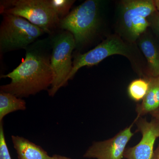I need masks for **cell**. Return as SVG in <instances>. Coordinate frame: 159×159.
Returning <instances> with one entry per match:
<instances>
[{
    "label": "cell",
    "instance_id": "cell-3",
    "mask_svg": "<svg viewBox=\"0 0 159 159\" xmlns=\"http://www.w3.org/2000/svg\"><path fill=\"white\" fill-rule=\"evenodd\" d=\"M0 12L24 18L47 33H51L60 22L49 0L1 1Z\"/></svg>",
    "mask_w": 159,
    "mask_h": 159
},
{
    "label": "cell",
    "instance_id": "cell-4",
    "mask_svg": "<svg viewBox=\"0 0 159 159\" xmlns=\"http://www.w3.org/2000/svg\"><path fill=\"white\" fill-rule=\"evenodd\" d=\"M99 24V1L87 0L61 20L59 26L73 34L76 47H80L90 40Z\"/></svg>",
    "mask_w": 159,
    "mask_h": 159
},
{
    "label": "cell",
    "instance_id": "cell-6",
    "mask_svg": "<svg viewBox=\"0 0 159 159\" xmlns=\"http://www.w3.org/2000/svg\"><path fill=\"white\" fill-rule=\"evenodd\" d=\"M134 44L122 39L119 34L110 35L93 49L84 54H76L73 61V69L69 75L68 80L72 79L79 69L84 66L98 64L105 58L113 55H122L134 63L137 52Z\"/></svg>",
    "mask_w": 159,
    "mask_h": 159
},
{
    "label": "cell",
    "instance_id": "cell-12",
    "mask_svg": "<svg viewBox=\"0 0 159 159\" xmlns=\"http://www.w3.org/2000/svg\"><path fill=\"white\" fill-rule=\"evenodd\" d=\"M149 88L142 102L137 106L136 111L138 118L159 108V77H148Z\"/></svg>",
    "mask_w": 159,
    "mask_h": 159
},
{
    "label": "cell",
    "instance_id": "cell-21",
    "mask_svg": "<svg viewBox=\"0 0 159 159\" xmlns=\"http://www.w3.org/2000/svg\"><path fill=\"white\" fill-rule=\"evenodd\" d=\"M156 23L157 28L158 29L159 31V12H158L156 18Z\"/></svg>",
    "mask_w": 159,
    "mask_h": 159
},
{
    "label": "cell",
    "instance_id": "cell-1",
    "mask_svg": "<svg viewBox=\"0 0 159 159\" xmlns=\"http://www.w3.org/2000/svg\"><path fill=\"white\" fill-rule=\"evenodd\" d=\"M51 57L36 50H28L25 58L11 73L1 78H9L11 82L1 86V91L22 98L48 90L53 81Z\"/></svg>",
    "mask_w": 159,
    "mask_h": 159
},
{
    "label": "cell",
    "instance_id": "cell-18",
    "mask_svg": "<svg viewBox=\"0 0 159 159\" xmlns=\"http://www.w3.org/2000/svg\"><path fill=\"white\" fill-rule=\"evenodd\" d=\"M152 159H159V144L155 150H154L153 157Z\"/></svg>",
    "mask_w": 159,
    "mask_h": 159
},
{
    "label": "cell",
    "instance_id": "cell-9",
    "mask_svg": "<svg viewBox=\"0 0 159 159\" xmlns=\"http://www.w3.org/2000/svg\"><path fill=\"white\" fill-rule=\"evenodd\" d=\"M142 138L135 146L126 148L124 157L126 159H152L155 143L159 138V123L155 119L148 121L143 117H137L134 121Z\"/></svg>",
    "mask_w": 159,
    "mask_h": 159
},
{
    "label": "cell",
    "instance_id": "cell-15",
    "mask_svg": "<svg viewBox=\"0 0 159 159\" xmlns=\"http://www.w3.org/2000/svg\"><path fill=\"white\" fill-rule=\"evenodd\" d=\"M50 5L53 8L59 19L64 18L70 13L69 11L72 5L75 2L74 0H49Z\"/></svg>",
    "mask_w": 159,
    "mask_h": 159
},
{
    "label": "cell",
    "instance_id": "cell-13",
    "mask_svg": "<svg viewBox=\"0 0 159 159\" xmlns=\"http://www.w3.org/2000/svg\"><path fill=\"white\" fill-rule=\"evenodd\" d=\"M0 92V122L8 114L26 110V103L24 99L9 93Z\"/></svg>",
    "mask_w": 159,
    "mask_h": 159
},
{
    "label": "cell",
    "instance_id": "cell-19",
    "mask_svg": "<svg viewBox=\"0 0 159 159\" xmlns=\"http://www.w3.org/2000/svg\"><path fill=\"white\" fill-rule=\"evenodd\" d=\"M52 157L53 159H73L71 158L57 154H54Z\"/></svg>",
    "mask_w": 159,
    "mask_h": 159
},
{
    "label": "cell",
    "instance_id": "cell-8",
    "mask_svg": "<svg viewBox=\"0 0 159 159\" xmlns=\"http://www.w3.org/2000/svg\"><path fill=\"white\" fill-rule=\"evenodd\" d=\"M134 122L119 132L113 138L93 143L84 154L85 158L122 159L126 145L134 135L132 128Z\"/></svg>",
    "mask_w": 159,
    "mask_h": 159
},
{
    "label": "cell",
    "instance_id": "cell-5",
    "mask_svg": "<svg viewBox=\"0 0 159 159\" xmlns=\"http://www.w3.org/2000/svg\"><path fill=\"white\" fill-rule=\"evenodd\" d=\"M74 35L68 31H63L54 38L51 57L53 81L48 90L49 96L54 97L61 88L68 81L73 69L72 52L76 48Z\"/></svg>",
    "mask_w": 159,
    "mask_h": 159
},
{
    "label": "cell",
    "instance_id": "cell-11",
    "mask_svg": "<svg viewBox=\"0 0 159 159\" xmlns=\"http://www.w3.org/2000/svg\"><path fill=\"white\" fill-rule=\"evenodd\" d=\"M11 139L18 159H53L41 146L24 137L12 135Z\"/></svg>",
    "mask_w": 159,
    "mask_h": 159
},
{
    "label": "cell",
    "instance_id": "cell-16",
    "mask_svg": "<svg viewBox=\"0 0 159 159\" xmlns=\"http://www.w3.org/2000/svg\"><path fill=\"white\" fill-rule=\"evenodd\" d=\"M0 159H11L6 143L3 122H0Z\"/></svg>",
    "mask_w": 159,
    "mask_h": 159
},
{
    "label": "cell",
    "instance_id": "cell-2",
    "mask_svg": "<svg viewBox=\"0 0 159 159\" xmlns=\"http://www.w3.org/2000/svg\"><path fill=\"white\" fill-rule=\"evenodd\" d=\"M119 27L126 41L134 44L150 25L148 18L157 11L153 0H124L119 5Z\"/></svg>",
    "mask_w": 159,
    "mask_h": 159
},
{
    "label": "cell",
    "instance_id": "cell-20",
    "mask_svg": "<svg viewBox=\"0 0 159 159\" xmlns=\"http://www.w3.org/2000/svg\"><path fill=\"white\" fill-rule=\"evenodd\" d=\"M154 3L156 7L157 10L159 12V0H155Z\"/></svg>",
    "mask_w": 159,
    "mask_h": 159
},
{
    "label": "cell",
    "instance_id": "cell-7",
    "mask_svg": "<svg viewBox=\"0 0 159 159\" xmlns=\"http://www.w3.org/2000/svg\"><path fill=\"white\" fill-rule=\"evenodd\" d=\"M0 27V49L6 51L25 48L44 31L24 18L3 15Z\"/></svg>",
    "mask_w": 159,
    "mask_h": 159
},
{
    "label": "cell",
    "instance_id": "cell-17",
    "mask_svg": "<svg viewBox=\"0 0 159 159\" xmlns=\"http://www.w3.org/2000/svg\"><path fill=\"white\" fill-rule=\"evenodd\" d=\"M150 114L153 117V119H155L159 123V108L151 113Z\"/></svg>",
    "mask_w": 159,
    "mask_h": 159
},
{
    "label": "cell",
    "instance_id": "cell-14",
    "mask_svg": "<svg viewBox=\"0 0 159 159\" xmlns=\"http://www.w3.org/2000/svg\"><path fill=\"white\" fill-rule=\"evenodd\" d=\"M149 88L148 77L139 78L133 80L128 87V93L130 98L135 102L142 101Z\"/></svg>",
    "mask_w": 159,
    "mask_h": 159
},
{
    "label": "cell",
    "instance_id": "cell-10",
    "mask_svg": "<svg viewBox=\"0 0 159 159\" xmlns=\"http://www.w3.org/2000/svg\"><path fill=\"white\" fill-rule=\"evenodd\" d=\"M138 46L147 61L145 77H159V48L156 43L144 33L137 40Z\"/></svg>",
    "mask_w": 159,
    "mask_h": 159
}]
</instances>
